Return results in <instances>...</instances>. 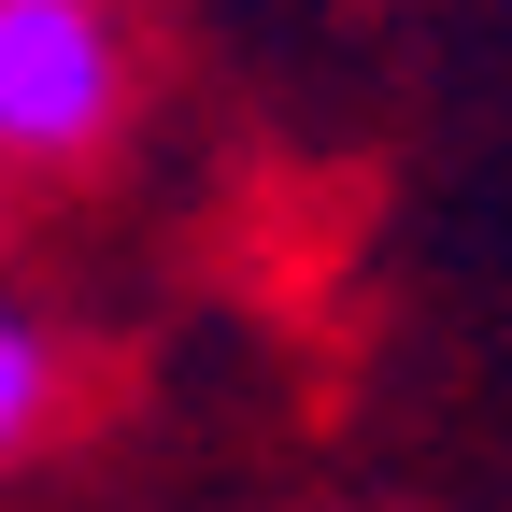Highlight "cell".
<instances>
[{
    "label": "cell",
    "mask_w": 512,
    "mask_h": 512,
    "mask_svg": "<svg viewBox=\"0 0 512 512\" xmlns=\"http://www.w3.org/2000/svg\"><path fill=\"white\" fill-rule=\"evenodd\" d=\"M128 128L114 0H0V171H72Z\"/></svg>",
    "instance_id": "obj_1"
},
{
    "label": "cell",
    "mask_w": 512,
    "mask_h": 512,
    "mask_svg": "<svg viewBox=\"0 0 512 512\" xmlns=\"http://www.w3.org/2000/svg\"><path fill=\"white\" fill-rule=\"evenodd\" d=\"M57 399H72V370H57V328L0 299V470H15L29 441L57 427Z\"/></svg>",
    "instance_id": "obj_2"
}]
</instances>
